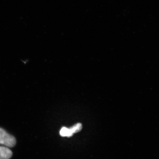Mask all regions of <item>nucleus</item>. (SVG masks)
<instances>
[{
    "label": "nucleus",
    "mask_w": 159,
    "mask_h": 159,
    "mask_svg": "<svg viewBox=\"0 0 159 159\" xmlns=\"http://www.w3.org/2000/svg\"><path fill=\"white\" fill-rule=\"evenodd\" d=\"M70 129H71L73 133H76L79 132L82 129V125L80 123H77V124L71 127Z\"/></svg>",
    "instance_id": "obj_4"
},
{
    "label": "nucleus",
    "mask_w": 159,
    "mask_h": 159,
    "mask_svg": "<svg viewBox=\"0 0 159 159\" xmlns=\"http://www.w3.org/2000/svg\"><path fill=\"white\" fill-rule=\"evenodd\" d=\"M0 144L11 148L14 147L16 144V139L13 136L8 134L5 129L0 128Z\"/></svg>",
    "instance_id": "obj_1"
},
{
    "label": "nucleus",
    "mask_w": 159,
    "mask_h": 159,
    "mask_svg": "<svg viewBox=\"0 0 159 159\" xmlns=\"http://www.w3.org/2000/svg\"><path fill=\"white\" fill-rule=\"evenodd\" d=\"M60 134V135L62 137H70L73 135L74 133L72 132L70 129L63 127L61 129Z\"/></svg>",
    "instance_id": "obj_3"
},
{
    "label": "nucleus",
    "mask_w": 159,
    "mask_h": 159,
    "mask_svg": "<svg viewBox=\"0 0 159 159\" xmlns=\"http://www.w3.org/2000/svg\"><path fill=\"white\" fill-rule=\"evenodd\" d=\"M12 156L11 151L9 148L0 146V159H9Z\"/></svg>",
    "instance_id": "obj_2"
}]
</instances>
